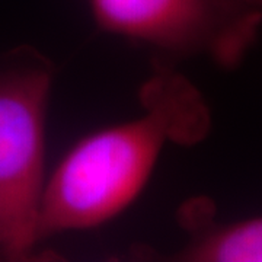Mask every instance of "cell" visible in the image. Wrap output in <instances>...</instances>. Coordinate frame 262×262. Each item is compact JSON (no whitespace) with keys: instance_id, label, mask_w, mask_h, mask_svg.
Instances as JSON below:
<instances>
[{"instance_id":"obj_1","label":"cell","mask_w":262,"mask_h":262,"mask_svg":"<svg viewBox=\"0 0 262 262\" xmlns=\"http://www.w3.org/2000/svg\"><path fill=\"white\" fill-rule=\"evenodd\" d=\"M136 118L80 139L47 175L39 208V237L94 229L140 195L168 143L204 140L211 115L184 76L160 69L144 84Z\"/></svg>"},{"instance_id":"obj_2","label":"cell","mask_w":262,"mask_h":262,"mask_svg":"<svg viewBox=\"0 0 262 262\" xmlns=\"http://www.w3.org/2000/svg\"><path fill=\"white\" fill-rule=\"evenodd\" d=\"M54 67L29 46L0 53V256L25 261L39 242L46 124Z\"/></svg>"},{"instance_id":"obj_3","label":"cell","mask_w":262,"mask_h":262,"mask_svg":"<svg viewBox=\"0 0 262 262\" xmlns=\"http://www.w3.org/2000/svg\"><path fill=\"white\" fill-rule=\"evenodd\" d=\"M103 31L178 58L236 69L256 42L262 6L249 0H89Z\"/></svg>"},{"instance_id":"obj_4","label":"cell","mask_w":262,"mask_h":262,"mask_svg":"<svg viewBox=\"0 0 262 262\" xmlns=\"http://www.w3.org/2000/svg\"><path fill=\"white\" fill-rule=\"evenodd\" d=\"M189 239L177 255L187 262H262V215L220 223L214 204L200 196L179 210Z\"/></svg>"},{"instance_id":"obj_5","label":"cell","mask_w":262,"mask_h":262,"mask_svg":"<svg viewBox=\"0 0 262 262\" xmlns=\"http://www.w3.org/2000/svg\"><path fill=\"white\" fill-rule=\"evenodd\" d=\"M249 2H252V3H255V5H259V6H262V0H249Z\"/></svg>"}]
</instances>
